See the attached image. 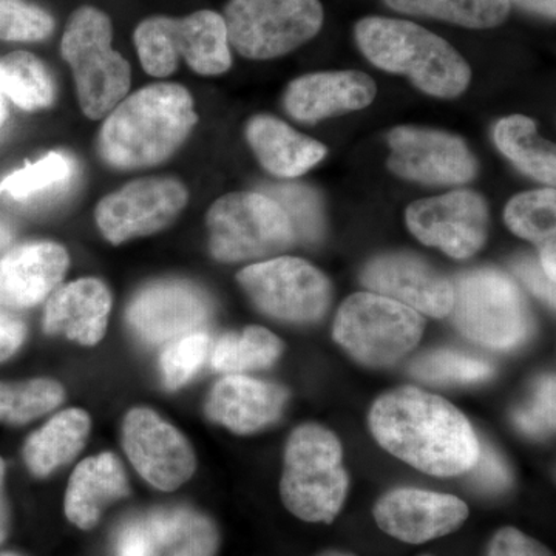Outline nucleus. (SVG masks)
Wrapping results in <instances>:
<instances>
[{
	"label": "nucleus",
	"mask_w": 556,
	"mask_h": 556,
	"mask_svg": "<svg viewBox=\"0 0 556 556\" xmlns=\"http://www.w3.org/2000/svg\"><path fill=\"white\" fill-rule=\"evenodd\" d=\"M369 428L388 453L433 477L468 473L477 463V431L444 397L416 387L388 391L372 404Z\"/></svg>",
	"instance_id": "nucleus-1"
},
{
	"label": "nucleus",
	"mask_w": 556,
	"mask_h": 556,
	"mask_svg": "<svg viewBox=\"0 0 556 556\" xmlns=\"http://www.w3.org/2000/svg\"><path fill=\"white\" fill-rule=\"evenodd\" d=\"M199 124L195 101L181 84H149L109 113L98 135L102 163L142 170L169 161Z\"/></svg>",
	"instance_id": "nucleus-2"
},
{
	"label": "nucleus",
	"mask_w": 556,
	"mask_h": 556,
	"mask_svg": "<svg viewBox=\"0 0 556 556\" xmlns=\"http://www.w3.org/2000/svg\"><path fill=\"white\" fill-rule=\"evenodd\" d=\"M354 38L371 64L408 76L431 97L456 98L470 84V65L455 47L415 22L364 17L354 27Z\"/></svg>",
	"instance_id": "nucleus-3"
},
{
	"label": "nucleus",
	"mask_w": 556,
	"mask_h": 556,
	"mask_svg": "<svg viewBox=\"0 0 556 556\" xmlns=\"http://www.w3.org/2000/svg\"><path fill=\"white\" fill-rule=\"evenodd\" d=\"M348 490L350 477L338 437L317 424L295 428L287 442L280 481L285 507L302 521L331 525Z\"/></svg>",
	"instance_id": "nucleus-4"
},
{
	"label": "nucleus",
	"mask_w": 556,
	"mask_h": 556,
	"mask_svg": "<svg viewBox=\"0 0 556 556\" xmlns=\"http://www.w3.org/2000/svg\"><path fill=\"white\" fill-rule=\"evenodd\" d=\"M113 24L104 10L83 5L70 14L61 38V56L75 80L79 108L101 121L129 94V61L113 49Z\"/></svg>",
	"instance_id": "nucleus-5"
},
{
	"label": "nucleus",
	"mask_w": 556,
	"mask_h": 556,
	"mask_svg": "<svg viewBox=\"0 0 556 556\" xmlns=\"http://www.w3.org/2000/svg\"><path fill=\"white\" fill-rule=\"evenodd\" d=\"M134 43L142 68L153 78H167L181 60L201 76L223 75L232 65L228 28L214 10L178 17L153 14L139 22Z\"/></svg>",
	"instance_id": "nucleus-6"
},
{
	"label": "nucleus",
	"mask_w": 556,
	"mask_h": 556,
	"mask_svg": "<svg viewBox=\"0 0 556 556\" xmlns=\"http://www.w3.org/2000/svg\"><path fill=\"white\" fill-rule=\"evenodd\" d=\"M453 324L479 345L514 350L533 331L532 314L517 283L492 268L468 270L453 283Z\"/></svg>",
	"instance_id": "nucleus-7"
},
{
	"label": "nucleus",
	"mask_w": 556,
	"mask_h": 556,
	"mask_svg": "<svg viewBox=\"0 0 556 556\" xmlns=\"http://www.w3.org/2000/svg\"><path fill=\"white\" fill-rule=\"evenodd\" d=\"M426 318L396 300L375 292L348 298L336 316L332 336L358 364L393 367L422 339Z\"/></svg>",
	"instance_id": "nucleus-8"
},
{
	"label": "nucleus",
	"mask_w": 556,
	"mask_h": 556,
	"mask_svg": "<svg viewBox=\"0 0 556 556\" xmlns=\"http://www.w3.org/2000/svg\"><path fill=\"white\" fill-rule=\"evenodd\" d=\"M208 251L223 263L280 254L298 243L276 201L260 192H232L214 201L206 215Z\"/></svg>",
	"instance_id": "nucleus-9"
},
{
	"label": "nucleus",
	"mask_w": 556,
	"mask_h": 556,
	"mask_svg": "<svg viewBox=\"0 0 556 556\" xmlns=\"http://www.w3.org/2000/svg\"><path fill=\"white\" fill-rule=\"evenodd\" d=\"M230 49L247 60L285 56L324 27L320 0H229L223 11Z\"/></svg>",
	"instance_id": "nucleus-10"
},
{
	"label": "nucleus",
	"mask_w": 556,
	"mask_h": 556,
	"mask_svg": "<svg viewBox=\"0 0 556 556\" xmlns=\"http://www.w3.org/2000/svg\"><path fill=\"white\" fill-rule=\"evenodd\" d=\"M237 280L263 314L289 324L320 320L331 303L328 278L298 257L254 263L240 270Z\"/></svg>",
	"instance_id": "nucleus-11"
},
{
	"label": "nucleus",
	"mask_w": 556,
	"mask_h": 556,
	"mask_svg": "<svg viewBox=\"0 0 556 556\" xmlns=\"http://www.w3.org/2000/svg\"><path fill=\"white\" fill-rule=\"evenodd\" d=\"M188 201V189L177 178H138L101 199L94 222L102 237L118 247L169 228Z\"/></svg>",
	"instance_id": "nucleus-12"
},
{
	"label": "nucleus",
	"mask_w": 556,
	"mask_h": 556,
	"mask_svg": "<svg viewBox=\"0 0 556 556\" xmlns=\"http://www.w3.org/2000/svg\"><path fill=\"white\" fill-rule=\"evenodd\" d=\"M126 317L141 342L167 345L182 336L204 331L214 317V303L197 285L167 278L139 289Z\"/></svg>",
	"instance_id": "nucleus-13"
},
{
	"label": "nucleus",
	"mask_w": 556,
	"mask_h": 556,
	"mask_svg": "<svg viewBox=\"0 0 556 556\" xmlns=\"http://www.w3.org/2000/svg\"><path fill=\"white\" fill-rule=\"evenodd\" d=\"M405 218L417 240L457 260L473 257L484 247L489 229L485 200L471 190L415 201Z\"/></svg>",
	"instance_id": "nucleus-14"
},
{
	"label": "nucleus",
	"mask_w": 556,
	"mask_h": 556,
	"mask_svg": "<svg viewBox=\"0 0 556 556\" xmlns=\"http://www.w3.org/2000/svg\"><path fill=\"white\" fill-rule=\"evenodd\" d=\"M388 142V167L397 177L439 186L463 185L477 177V159L456 135L401 126L390 131Z\"/></svg>",
	"instance_id": "nucleus-15"
},
{
	"label": "nucleus",
	"mask_w": 556,
	"mask_h": 556,
	"mask_svg": "<svg viewBox=\"0 0 556 556\" xmlns=\"http://www.w3.org/2000/svg\"><path fill=\"white\" fill-rule=\"evenodd\" d=\"M123 444L135 470L164 492L177 490L195 471V453L188 439L152 409L134 408L127 413Z\"/></svg>",
	"instance_id": "nucleus-16"
},
{
	"label": "nucleus",
	"mask_w": 556,
	"mask_h": 556,
	"mask_svg": "<svg viewBox=\"0 0 556 556\" xmlns=\"http://www.w3.org/2000/svg\"><path fill=\"white\" fill-rule=\"evenodd\" d=\"M362 283L375 294L430 317H447L453 306V283L426 260L408 252H388L365 265Z\"/></svg>",
	"instance_id": "nucleus-17"
},
{
	"label": "nucleus",
	"mask_w": 556,
	"mask_h": 556,
	"mask_svg": "<svg viewBox=\"0 0 556 556\" xmlns=\"http://www.w3.org/2000/svg\"><path fill=\"white\" fill-rule=\"evenodd\" d=\"M372 515L387 535L408 544H422L456 532L468 518V507L447 493L404 486L380 497Z\"/></svg>",
	"instance_id": "nucleus-18"
},
{
	"label": "nucleus",
	"mask_w": 556,
	"mask_h": 556,
	"mask_svg": "<svg viewBox=\"0 0 556 556\" xmlns=\"http://www.w3.org/2000/svg\"><path fill=\"white\" fill-rule=\"evenodd\" d=\"M67 249L54 241H31L0 258V306L33 308L50 298L67 274Z\"/></svg>",
	"instance_id": "nucleus-19"
},
{
	"label": "nucleus",
	"mask_w": 556,
	"mask_h": 556,
	"mask_svg": "<svg viewBox=\"0 0 556 556\" xmlns=\"http://www.w3.org/2000/svg\"><path fill=\"white\" fill-rule=\"evenodd\" d=\"M375 98V80L357 70H345L300 76L289 84L283 102L292 118L316 123L368 108Z\"/></svg>",
	"instance_id": "nucleus-20"
},
{
	"label": "nucleus",
	"mask_w": 556,
	"mask_h": 556,
	"mask_svg": "<svg viewBox=\"0 0 556 556\" xmlns=\"http://www.w3.org/2000/svg\"><path fill=\"white\" fill-rule=\"evenodd\" d=\"M287 388L243 375H226L208 393L206 415L233 433L249 434L276 422L283 413Z\"/></svg>",
	"instance_id": "nucleus-21"
},
{
	"label": "nucleus",
	"mask_w": 556,
	"mask_h": 556,
	"mask_svg": "<svg viewBox=\"0 0 556 556\" xmlns=\"http://www.w3.org/2000/svg\"><path fill=\"white\" fill-rule=\"evenodd\" d=\"M112 311V294L100 278L70 281L54 291L47 303L43 328L80 345L93 346L104 338Z\"/></svg>",
	"instance_id": "nucleus-22"
},
{
	"label": "nucleus",
	"mask_w": 556,
	"mask_h": 556,
	"mask_svg": "<svg viewBox=\"0 0 556 556\" xmlns=\"http://www.w3.org/2000/svg\"><path fill=\"white\" fill-rule=\"evenodd\" d=\"M126 471L113 453L87 457L73 471L65 492L68 521L83 530L93 529L109 504L127 496Z\"/></svg>",
	"instance_id": "nucleus-23"
},
{
	"label": "nucleus",
	"mask_w": 556,
	"mask_h": 556,
	"mask_svg": "<svg viewBox=\"0 0 556 556\" xmlns=\"http://www.w3.org/2000/svg\"><path fill=\"white\" fill-rule=\"evenodd\" d=\"M247 139L260 164L280 178L300 177L327 156L321 142L270 115L249 119Z\"/></svg>",
	"instance_id": "nucleus-24"
},
{
	"label": "nucleus",
	"mask_w": 556,
	"mask_h": 556,
	"mask_svg": "<svg viewBox=\"0 0 556 556\" xmlns=\"http://www.w3.org/2000/svg\"><path fill=\"white\" fill-rule=\"evenodd\" d=\"M91 420L84 409L70 408L51 417L25 442L24 459L35 477L46 478L79 455L90 434Z\"/></svg>",
	"instance_id": "nucleus-25"
},
{
	"label": "nucleus",
	"mask_w": 556,
	"mask_h": 556,
	"mask_svg": "<svg viewBox=\"0 0 556 556\" xmlns=\"http://www.w3.org/2000/svg\"><path fill=\"white\" fill-rule=\"evenodd\" d=\"M159 543L160 554L166 556H215L218 552V530L214 522L192 508L156 510L148 518Z\"/></svg>",
	"instance_id": "nucleus-26"
},
{
	"label": "nucleus",
	"mask_w": 556,
	"mask_h": 556,
	"mask_svg": "<svg viewBox=\"0 0 556 556\" xmlns=\"http://www.w3.org/2000/svg\"><path fill=\"white\" fill-rule=\"evenodd\" d=\"M495 141L497 149L519 170L546 185H555V148L540 137L535 121L522 115H511L501 119L496 124Z\"/></svg>",
	"instance_id": "nucleus-27"
},
{
	"label": "nucleus",
	"mask_w": 556,
	"mask_h": 556,
	"mask_svg": "<svg viewBox=\"0 0 556 556\" xmlns=\"http://www.w3.org/2000/svg\"><path fill=\"white\" fill-rule=\"evenodd\" d=\"M0 94L25 112H39L54 102V80L43 61L17 50L0 58Z\"/></svg>",
	"instance_id": "nucleus-28"
},
{
	"label": "nucleus",
	"mask_w": 556,
	"mask_h": 556,
	"mask_svg": "<svg viewBox=\"0 0 556 556\" xmlns=\"http://www.w3.org/2000/svg\"><path fill=\"white\" fill-rule=\"evenodd\" d=\"M390 9L412 16L433 17L459 27H500L510 14L507 0H383Z\"/></svg>",
	"instance_id": "nucleus-29"
},
{
	"label": "nucleus",
	"mask_w": 556,
	"mask_h": 556,
	"mask_svg": "<svg viewBox=\"0 0 556 556\" xmlns=\"http://www.w3.org/2000/svg\"><path fill=\"white\" fill-rule=\"evenodd\" d=\"M283 342L269 329L248 327L222 336L212 351V367L223 375H241L276 364Z\"/></svg>",
	"instance_id": "nucleus-30"
},
{
	"label": "nucleus",
	"mask_w": 556,
	"mask_h": 556,
	"mask_svg": "<svg viewBox=\"0 0 556 556\" xmlns=\"http://www.w3.org/2000/svg\"><path fill=\"white\" fill-rule=\"evenodd\" d=\"M409 375L431 386H470L495 375V367L485 358L455 350L428 351L413 361Z\"/></svg>",
	"instance_id": "nucleus-31"
},
{
	"label": "nucleus",
	"mask_w": 556,
	"mask_h": 556,
	"mask_svg": "<svg viewBox=\"0 0 556 556\" xmlns=\"http://www.w3.org/2000/svg\"><path fill=\"white\" fill-rule=\"evenodd\" d=\"M508 229L521 239L544 244L555 241V189L530 190L508 201L504 214Z\"/></svg>",
	"instance_id": "nucleus-32"
},
{
	"label": "nucleus",
	"mask_w": 556,
	"mask_h": 556,
	"mask_svg": "<svg viewBox=\"0 0 556 556\" xmlns=\"http://www.w3.org/2000/svg\"><path fill=\"white\" fill-rule=\"evenodd\" d=\"M64 401V388L51 379L21 383L0 382V422L27 424L47 415Z\"/></svg>",
	"instance_id": "nucleus-33"
},
{
	"label": "nucleus",
	"mask_w": 556,
	"mask_h": 556,
	"mask_svg": "<svg viewBox=\"0 0 556 556\" xmlns=\"http://www.w3.org/2000/svg\"><path fill=\"white\" fill-rule=\"evenodd\" d=\"M73 174V164L62 152H49L35 163L11 172L0 181V197L24 201L64 185Z\"/></svg>",
	"instance_id": "nucleus-34"
},
{
	"label": "nucleus",
	"mask_w": 556,
	"mask_h": 556,
	"mask_svg": "<svg viewBox=\"0 0 556 556\" xmlns=\"http://www.w3.org/2000/svg\"><path fill=\"white\" fill-rule=\"evenodd\" d=\"M265 193L287 214L300 243L314 244L324 237V206L316 190L303 185H280Z\"/></svg>",
	"instance_id": "nucleus-35"
},
{
	"label": "nucleus",
	"mask_w": 556,
	"mask_h": 556,
	"mask_svg": "<svg viewBox=\"0 0 556 556\" xmlns=\"http://www.w3.org/2000/svg\"><path fill=\"white\" fill-rule=\"evenodd\" d=\"M211 339L206 331L192 332L167 343L161 354V375L169 390L185 387L206 362Z\"/></svg>",
	"instance_id": "nucleus-36"
},
{
	"label": "nucleus",
	"mask_w": 556,
	"mask_h": 556,
	"mask_svg": "<svg viewBox=\"0 0 556 556\" xmlns=\"http://www.w3.org/2000/svg\"><path fill=\"white\" fill-rule=\"evenodd\" d=\"M54 27V17L42 7L28 0H0V40L40 42Z\"/></svg>",
	"instance_id": "nucleus-37"
},
{
	"label": "nucleus",
	"mask_w": 556,
	"mask_h": 556,
	"mask_svg": "<svg viewBox=\"0 0 556 556\" xmlns=\"http://www.w3.org/2000/svg\"><path fill=\"white\" fill-rule=\"evenodd\" d=\"M555 376H544L532 399L514 413L515 426L527 437L544 438L555 430Z\"/></svg>",
	"instance_id": "nucleus-38"
},
{
	"label": "nucleus",
	"mask_w": 556,
	"mask_h": 556,
	"mask_svg": "<svg viewBox=\"0 0 556 556\" xmlns=\"http://www.w3.org/2000/svg\"><path fill=\"white\" fill-rule=\"evenodd\" d=\"M470 482L484 493H501L511 485V473L504 457L489 444L479 445L477 463L471 467Z\"/></svg>",
	"instance_id": "nucleus-39"
},
{
	"label": "nucleus",
	"mask_w": 556,
	"mask_h": 556,
	"mask_svg": "<svg viewBox=\"0 0 556 556\" xmlns=\"http://www.w3.org/2000/svg\"><path fill=\"white\" fill-rule=\"evenodd\" d=\"M486 556H555L535 538L526 535L515 527L497 530L490 540Z\"/></svg>",
	"instance_id": "nucleus-40"
},
{
	"label": "nucleus",
	"mask_w": 556,
	"mask_h": 556,
	"mask_svg": "<svg viewBox=\"0 0 556 556\" xmlns=\"http://www.w3.org/2000/svg\"><path fill=\"white\" fill-rule=\"evenodd\" d=\"M118 556H160L159 543L148 519H135L121 529L116 540Z\"/></svg>",
	"instance_id": "nucleus-41"
},
{
	"label": "nucleus",
	"mask_w": 556,
	"mask_h": 556,
	"mask_svg": "<svg viewBox=\"0 0 556 556\" xmlns=\"http://www.w3.org/2000/svg\"><path fill=\"white\" fill-rule=\"evenodd\" d=\"M515 273L525 281L527 288L543 299L548 305L555 306V281H552L541 268L540 262L533 257H522L515 262Z\"/></svg>",
	"instance_id": "nucleus-42"
},
{
	"label": "nucleus",
	"mask_w": 556,
	"mask_h": 556,
	"mask_svg": "<svg viewBox=\"0 0 556 556\" xmlns=\"http://www.w3.org/2000/svg\"><path fill=\"white\" fill-rule=\"evenodd\" d=\"M27 338V327L16 311L0 306V362L9 361Z\"/></svg>",
	"instance_id": "nucleus-43"
},
{
	"label": "nucleus",
	"mask_w": 556,
	"mask_h": 556,
	"mask_svg": "<svg viewBox=\"0 0 556 556\" xmlns=\"http://www.w3.org/2000/svg\"><path fill=\"white\" fill-rule=\"evenodd\" d=\"M5 460L0 457V544L9 538L11 526L10 504L5 493Z\"/></svg>",
	"instance_id": "nucleus-44"
},
{
	"label": "nucleus",
	"mask_w": 556,
	"mask_h": 556,
	"mask_svg": "<svg viewBox=\"0 0 556 556\" xmlns=\"http://www.w3.org/2000/svg\"><path fill=\"white\" fill-rule=\"evenodd\" d=\"M508 3H515L519 9L530 11V13L540 14L547 20H555L556 0H507Z\"/></svg>",
	"instance_id": "nucleus-45"
},
{
	"label": "nucleus",
	"mask_w": 556,
	"mask_h": 556,
	"mask_svg": "<svg viewBox=\"0 0 556 556\" xmlns=\"http://www.w3.org/2000/svg\"><path fill=\"white\" fill-rule=\"evenodd\" d=\"M540 265L541 268L544 269V273L547 274V277L551 278L552 281H555V241H552V243L544 244V247L541 248Z\"/></svg>",
	"instance_id": "nucleus-46"
},
{
	"label": "nucleus",
	"mask_w": 556,
	"mask_h": 556,
	"mask_svg": "<svg viewBox=\"0 0 556 556\" xmlns=\"http://www.w3.org/2000/svg\"><path fill=\"white\" fill-rule=\"evenodd\" d=\"M11 241H13V229L0 219V252L5 251L10 247Z\"/></svg>",
	"instance_id": "nucleus-47"
},
{
	"label": "nucleus",
	"mask_w": 556,
	"mask_h": 556,
	"mask_svg": "<svg viewBox=\"0 0 556 556\" xmlns=\"http://www.w3.org/2000/svg\"><path fill=\"white\" fill-rule=\"evenodd\" d=\"M5 118H7L5 102H3L2 94H0V129H2L3 123H5Z\"/></svg>",
	"instance_id": "nucleus-48"
},
{
	"label": "nucleus",
	"mask_w": 556,
	"mask_h": 556,
	"mask_svg": "<svg viewBox=\"0 0 556 556\" xmlns=\"http://www.w3.org/2000/svg\"><path fill=\"white\" fill-rule=\"evenodd\" d=\"M317 556H356V555L348 554V552L327 551V552H324V554H320Z\"/></svg>",
	"instance_id": "nucleus-49"
},
{
	"label": "nucleus",
	"mask_w": 556,
	"mask_h": 556,
	"mask_svg": "<svg viewBox=\"0 0 556 556\" xmlns=\"http://www.w3.org/2000/svg\"><path fill=\"white\" fill-rule=\"evenodd\" d=\"M0 556H22L16 554V552H0Z\"/></svg>",
	"instance_id": "nucleus-50"
},
{
	"label": "nucleus",
	"mask_w": 556,
	"mask_h": 556,
	"mask_svg": "<svg viewBox=\"0 0 556 556\" xmlns=\"http://www.w3.org/2000/svg\"><path fill=\"white\" fill-rule=\"evenodd\" d=\"M420 556H430V555H420Z\"/></svg>",
	"instance_id": "nucleus-51"
}]
</instances>
